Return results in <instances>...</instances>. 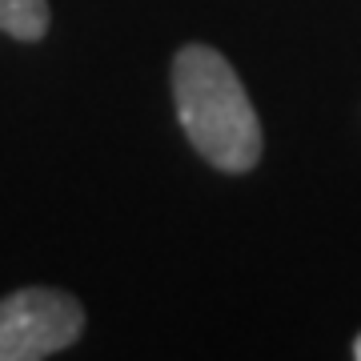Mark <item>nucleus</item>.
Listing matches in <instances>:
<instances>
[{
	"mask_svg": "<svg viewBox=\"0 0 361 361\" xmlns=\"http://www.w3.org/2000/svg\"><path fill=\"white\" fill-rule=\"evenodd\" d=\"M173 104L189 145L221 173H249L261 161V121L241 77L209 44L173 56Z\"/></svg>",
	"mask_w": 361,
	"mask_h": 361,
	"instance_id": "1",
	"label": "nucleus"
},
{
	"mask_svg": "<svg viewBox=\"0 0 361 361\" xmlns=\"http://www.w3.org/2000/svg\"><path fill=\"white\" fill-rule=\"evenodd\" d=\"M0 32L40 40L49 32V0H0Z\"/></svg>",
	"mask_w": 361,
	"mask_h": 361,
	"instance_id": "3",
	"label": "nucleus"
},
{
	"mask_svg": "<svg viewBox=\"0 0 361 361\" xmlns=\"http://www.w3.org/2000/svg\"><path fill=\"white\" fill-rule=\"evenodd\" d=\"M353 357L361 361V334H357V341H353Z\"/></svg>",
	"mask_w": 361,
	"mask_h": 361,
	"instance_id": "4",
	"label": "nucleus"
},
{
	"mask_svg": "<svg viewBox=\"0 0 361 361\" xmlns=\"http://www.w3.org/2000/svg\"><path fill=\"white\" fill-rule=\"evenodd\" d=\"M85 329V310L61 289H16L0 301V361H40L68 349Z\"/></svg>",
	"mask_w": 361,
	"mask_h": 361,
	"instance_id": "2",
	"label": "nucleus"
}]
</instances>
